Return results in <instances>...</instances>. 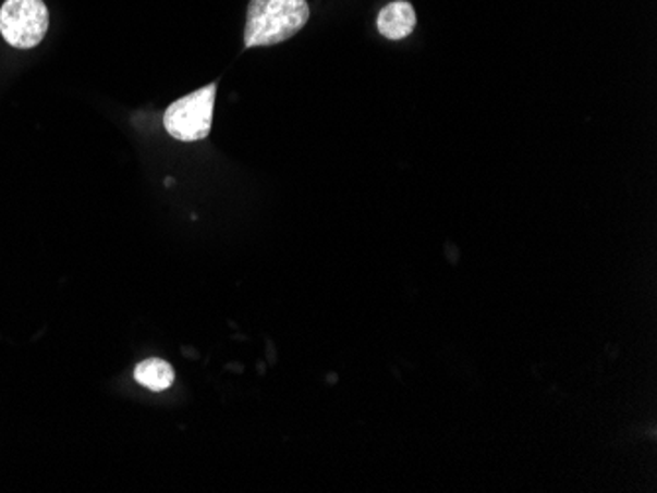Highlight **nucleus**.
<instances>
[{
	"instance_id": "nucleus-5",
	"label": "nucleus",
	"mask_w": 657,
	"mask_h": 493,
	"mask_svg": "<svg viewBox=\"0 0 657 493\" xmlns=\"http://www.w3.org/2000/svg\"><path fill=\"white\" fill-rule=\"evenodd\" d=\"M134 378L150 392H163L173 383L172 366L158 358H150L136 366Z\"/></svg>"
},
{
	"instance_id": "nucleus-3",
	"label": "nucleus",
	"mask_w": 657,
	"mask_h": 493,
	"mask_svg": "<svg viewBox=\"0 0 657 493\" xmlns=\"http://www.w3.org/2000/svg\"><path fill=\"white\" fill-rule=\"evenodd\" d=\"M50 28V14L44 0H4L0 7V34L16 50H32Z\"/></svg>"
},
{
	"instance_id": "nucleus-1",
	"label": "nucleus",
	"mask_w": 657,
	"mask_h": 493,
	"mask_svg": "<svg viewBox=\"0 0 657 493\" xmlns=\"http://www.w3.org/2000/svg\"><path fill=\"white\" fill-rule=\"evenodd\" d=\"M309 21L307 0H251L244 46L260 48L290 40Z\"/></svg>"
},
{
	"instance_id": "nucleus-2",
	"label": "nucleus",
	"mask_w": 657,
	"mask_h": 493,
	"mask_svg": "<svg viewBox=\"0 0 657 493\" xmlns=\"http://www.w3.org/2000/svg\"><path fill=\"white\" fill-rule=\"evenodd\" d=\"M217 99V85L211 83L199 91L190 93L172 102L163 112V126L173 140H205L211 132L212 111Z\"/></svg>"
},
{
	"instance_id": "nucleus-4",
	"label": "nucleus",
	"mask_w": 657,
	"mask_h": 493,
	"mask_svg": "<svg viewBox=\"0 0 657 493\" xmlns=\"http://www.w3.org/2000/svg\"><path fill=\"white\" fill-rule=\"evenodd\" d=\"M414 7L405 0H396L386 4L376 19L378 32L388 40H404L415 28Z\"/></svg>"
}]
</instances>
